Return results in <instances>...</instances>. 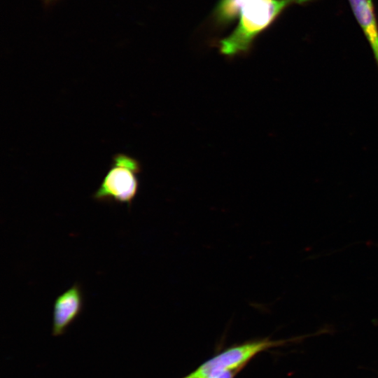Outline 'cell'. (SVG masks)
Masks as SVG:
<instances>
[{
  "label": "cell",
  "mask_w": 378,
  "mask_h": 378,
  "mask_svg": "<svg viewBox=\"0 0 378 378\" xmlns=\"http://www.w3.org/2000/svg\"><path fill=\"white\" fill-rule=\"evenodd\" d=\"M314 0H218L211 18L218 27L237 20L232 32L218 42L221 54L228 57L248 53L255 40L288 7Z\"/></svg>",
  "instance_id": "obj_1"
},
{
  "label": "cell",
  "mask_w": 378,
  "mask_h": 378,
  "mask_svg": "<svg viewBox=\"0 0 378 378\" xmlns=\"http://www.w3.org/2000/svg\"><path fill=\"white\" fill-rule=\"evenodd\" d=\"M141 172V163L135 158L123 153L114 154L92 198L99 202L126 204L130 207L139 190Z\"/></svg>",
  "instance_id": "obj_2"
},
{
  "label": "cell",
  "mask_w": 378,
  "mask_h": 378,
  "mask_svg": "<svg viewBox=\"0 0 378 378\" xmlns=\"http://www.w3.org/2000/svg\"><path fill=\"white\" fill-rule=\"evenodd\" d=\"M287 340L257 339L230 346L207 360L190 373L195 377L205 378L211 371L218 369L239 370L256 355L268 349L286 343Z\"/></svg>",
  "instance_id": "obj_3"
},
{
  "label": "cell",
  "mask_w": 378,
  "mask_h": 378,
  "mask_svg": "<svg viewBox=\"0 0 378 378\" xmlns=\"http://www.w3.org/2000/svg\"><path fill=\"white\" fill-rule=\"evenodd\" d=\"M83 302V292L78 283L57 297L53 304L52 335L59 336L65 332L82 312Z\"/></svg>",
  "instance_id": "obj_4"
},
{
  "label": "cell",
  "mask_w": 378,
  "mask_h": 378,
  "mask_svg": "<svg viewBox=\"0 0 378 378\" xmlns=\"http://www.w3.org/2000/svg\"><path fill=\"white\" fill-rule=\"evenodd\" d=\"M378 66V22L372 0H348Z\"/></svg>",
  "instance_id": "obj_5"
},
{
  "label": "cell",
  "mask_w": 378,
  "mask_h": 378,
  "mask_svg": "<svg viewBox=\"0 0 378 378\" xmlns=\"http://www.w3.org/2000/svg\"><path fill=\"white\" fill-rule=\"evenodd\" d=\"M238 370L218 369L211 371L205 378H234Z\"/></svg>",
  "instance_id": "obj_6"
},
{
  "label": "cell",
  "mask_w": 378,
  "mask_h": 378,
  "mask_svg": "<svg viewBox=\"0 0 378 378\" xmlns=\"http://www.w3.org/2000/svg\"><path fill=\"white\" fill-rule=\"evenodd\" d=\"M59 0H41L43 7L47 9L57 4Z\"/></svg>",
  "instance_id": "obj_7"
},
{
  "label": "cell",
  "mask_w": 378,
  "mask_h": 378,
  "mask_svg": "<svg viewBox=\"0 0 378 378\" xmlns=\"http://www.w3.org/2000/svg\"><path fill=\"white\" fill-rule=\"evenodd\" d=\"M184 378H200V377H195V376L192 375L191 374H188V376H186Z\"/></svg>",
  "instance_id": "obj_8"
}]
</instances>
